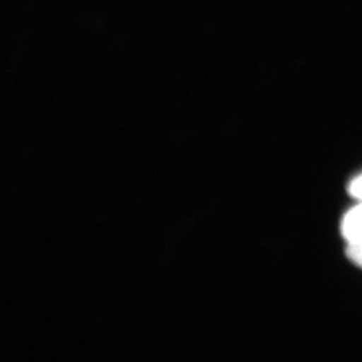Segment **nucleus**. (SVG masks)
<instances>
[{
  "label": "nucleus",
  "mask_w": 362,
  "mask_h": 362,
  "mask_svg": "<svg viewBox=\"0 0 362 362\" xmlns=\"http://www.w3.org/2000/svg\"><path fill=\"white\" fill-rule=\"evenodd\" d=\"M341 233L348 243L362 240V202L345 214L341 223Z\"/></svg>",
  "instance_id": "1"
},
{
  "label": "nucleus",
  "mask_w": 362,
  "mask_h": 362,
  "mask_svg": "<svg viewBox=\"0 0 362 362\" xmlns=\"http://www.w3.org/2000/svg\"><path fill=\"white\" fill-rule=\"evenodd\" d=\"M346 254L354 264H357L362 269V240L354 242V243H348Z\"/></svg>",
  "instance_id": "2"
},
{
  "label": "nucleus",
  "mask_w": 362,
  "mask_h": 362,
  "mask_svg": "<svg viewBox=\"0 0 362 362\" xmlns=\"http://www.w3.org/2000/svg\"><path fill=\"white\" fill-rule=\"evenodd\" d=\"M349 194H351L354 199L362 202V175L357 176L356 179L351 180L349 185Z\"/></svg>",
  "instance_id": "3"
}]
</instances>
